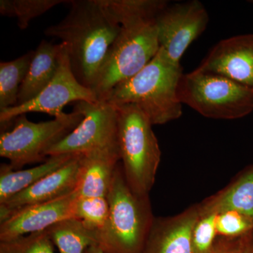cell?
<instances>
[{"label":"cell","mask_w":253,"mask_h":253,"mask_svg":"<svg viewBox=\"0 0 253 253\" xmlns=\"http://www.w3.org/2000/svg\"><path fill=\"white\" fill-rule=\"evenodd\" d=\"M121 25L92 87L104 101L115 86L139 73L157 54L159 42L156 18L168 4L164 0H102Z\"/></svg>","instance_id":"obj_1"},{"label":"cell","mask_w":253,"mask_h":253,"mask_svg":"<svg viewBox=\"0 0 253 253\" xmlns=\"http://www.w3.org/2000/svg\"><path fill=\"white\" fill-rule=\"evenodd\" d=\"M69 12L45 29L67 50L71 68L83 85L92 89L96 76L121 25L102 0H71Z\"/></svg>","instance_id":"obj_2"},{"label":"cell","mask_w":253,"mask_h":253,"mask_svg":"<svg viewBox=\"0 0 253 253\" xmlns=\"http://www.w3.org/2000/svg\"><path fill=\"white\" fill-rule=\"evenodd\" d=\"M183 74L180 63L172 61L161 47L139 73L115 86L104 101L114 106L134 104L153 126L166 124L182 115L178 85Z\"/></svg>","instance_id":"obj_3"},{"label":"cell","mask_w":253,"mask_h":253,"mask_svg":"<svg viewBox=\"0 0 253 253\" xmlns=\"http://www.w3.org/2000/svg\"><path fill=\"white\" fill-rule=\"evenodd\" d=\"M109 216L97 233V246L105 253H141L154 217L149 196L134 193L118 164L109 194Z\"/></svg>","instance_id":"obj_4"},{"label":"cell","mask_w":253,"mask_h":253,"mask_svg":"<svg viewBox=\"0 0 253 253\" xmlns=\"http://www.w3.org/2000/svg\"><path fill=\"white\" fill-rule=\"evenodd\" d=\"M121 162L128 185L139 196H149L161 159L153 125L134 104L116 106Z\"/></svg>","instance_id":"obj_5"},{"label":"cell","mask_w":253,"mask_h":253,"mask_svg":"<svg viewBox=\"0 0 253 253\" xmlns=\"http://www.w3.org/2000/svg\"><path fill=\"white\" fill-rule=\"evenodd\" d=\"M178 97L181 104L211 119H239L253 111V88L199 68L182 75Z\"/></svg>","instance_id":"obj_6"},{"label":"cell","mask_w":253,"mask_h":253,"mask_svg":"<svg viewBox=\"0 0 253 253\" xmlns=\"http://www.w3.org/2000/svg\"><path fill=\"white\" fill-rule=\"evenodd\" d=\"M83 119L76 108L72 113L45 122H31L26 114L21 115L14 120L12 129L1 131L0 156L9 160L10 168L15 170L43 163L48 158V150L74 130Z\"/></svg>","instance_id":"obj_7"},{"label":"cell","mask_w":253,"mask_h":253,"mask_svg":"<svg viewBox=\"0 0 253 253\" xmlns=\"http://www.w3.org/2000/svg\"><path fill=\"white\" fill-rule=\"evenodd\" d=\"M74 108L83 114L77 127L46 152L84 154L97 150L118 149L117 107L107 101H78Z\"/></svg>","instance_id":"obj_8"},{"label":"cell","mask_w":253,"mask_h":253,"mask_svg":"<svg viewBox=\"0 0 253 253\" xmlns=\"http://www.w3.org/2000/svg\"><path fill=\"white\" fill-rule=\"evenodd\" d=\"M99 101L92 89L83 85L76 79L64 46L56 74L39 95L26 104L0 111L1 131L6 130L21 115L37 112L59 117L65 113L63 111L65 106L73 101Z\"/></svg>","instance_id":"obj_9"},{"label":"cell","mask_w":253,"mask_h":253,"mask_svg":"<svg viewBox=\"0 0 253 253\" xmlns=\"http://www.w3.org/2000/svg\"><path fill=\"white\" fill-rule=\"evenodd\" d=\"M208 22L207 9L198 0L168 3L156 18L160 46L172 61L180 63L186 50L206 31Z\"/></svg>","instance_id":"obj_10"},{"label":"cell","mask_w":253,"mask_h":253,"mask_svg":"<svg viewBox=\"0 0 253 253\" xmlns=\"http://www.w3.org/2000/svg\"><path fill=\"white\" fill-rule=\"evenodd\" d=\"M197 68L253 88V34L219 41Z\"/></svg>","instance_id":"obj_11"},{"label":"cell","mask_w":253,"mask_h":253,"mask_svg":"<svg viewBox=\"0 0 253 253\" xmlns=\"http://www.w3.org/2000/svg\"><path fill=\"white\" fill-rule=\"evenodd\" d=\"M77 191L60 199L20 208L0 222V241L45 231L56 223L73 217Z\"/></svg>","instance_id":"obj_12"},{"label":"cell","mask_w":253,"mask_h":253,"mask_svg":"<svg viewBox=\"0 0 253 253\" xmlns=\"http://www.w3.org/2000/svg\"><path fill=\"white\" fill-rule=\"evenodd\" d=\"M81 154H78L63 167L0 204V222L16 210L31 205L49 202L72 194L77 189Z\"/></svg>","instance_id":"obj_13"},{"label":"cell","mask_w":253,"mask_h":253,"mask_svg":"<svg viewBox=\"0 0 253 253\" xmlns=\"http://www.w3.org/2000/svg\"><path fill=\"white\" fill-rule=\"evenodd\" d=\"M200 217L196 205L174 217L154 218L141 253H193L191 235Z\"/></svg>","instance_id":"obj_14"},{"label":"cell","mask_w":253,"mask_h":253,"mask_svg":"<svg viewBox=\"0 0 253 253\" xmlns=\"http://www.w3.org/2000/svg\"><path fill=\"white\" fill-rule=\"evenodd\" d=\"M119 149H104L81 154L77 191L80 197H107L118 164Z\"/></svg>","instance_id":"obj_15"},{"label":"cell","mask_w":253,"mask_h":253,"mask_svg":"<svg viewBox=\"0 0 253 253\" xmlns=\"http://www.w3.org/2000/svg\"><path fill=\"white\" fill-rule=\"evenodd\" d=\"M63 48L62 43L54 44L45 40L41 42L20 87L16 106L34 99L51 83L59 67Z\"/></svg>","instance_id":"obj_16"},{"label":"cell","mask_w":253,"mask_h":253,"mask_svg":"<svg viewBox=\"0 0 253 253\" xmlns=\"http://www.w3.org/2000/svg\"><path fill=\"white\" fill-rule=\"evenodd\" d=\"M199 206L201 216L234 211L253 220V164L229 185Z\"/></svg>","instance_id":"obj_17"},{"label":"cell","mask_w":253,"mask_h":253,"mask_svg":"<svg viewBox=\"0 0 253 253\" xmlns=\"http://www.w3.org/2000/svg\"><path fill=\"white\" fill-rule=\"evenodd\" d=\"M76 155L49 156L40 166L26 169L15 170L10 168L9 164H1L0 167V204H4L15 195L31 187L48 174L63 167Z\"/></svg>","instance_id":"obj_18"},{"label":"cell","mask_w":253,"mask_h":253,"mask_svg":"<svg viewBox=\"0 0 253 253\" xmlns=\"http://www.w3.org/2000/svg\"><path fill=\"white\" fill-rule=\"evenodd\" d=\"M46 231L60 253H84L98 244L97 232L88 229L77 218L63 219Z\"/></svg>","instance_id":"obj_19"},{"label":"cell","mask_w":253,"mask_h":253,"mask_svg":"<svg viewBox=\"0 0 253 253\" xmlns=\"http://www.w3.org/2000/svg\"><path fill=\"white\" fill-rule=\"evenodd\" d=\"M35 51L17 59L0 63V111L17 105L18 92L26 78Z\"/></svg>","instance_id":"obj_20"},{"label":"cell","mask_w":253,"mask_h":253,"mask_svg":"<svg viewBox=\"0 0 253 253\" xmlns=\"http://www.w3.org/2000/svg\"><path fill=\"white\" fill-rule=\"evenodd\" d=\"M66 0H1L0 14L8 17L17 18V26L21 30L26 29L33 18L44 14L46 11Z\"/></svg>","instance_id":"obj_21"},{"label":"cell","mask_w":253,"mask_h":253,"mask_svg":"<svg viewBox=\"0 0 253 253\" xmlns=\"http://www.w3.org/2000/svg\"><path fill=\"white\" fill-rule=\"evenodd\" d=\"M107 197H80L73 206V217L83 221L91 230L99 232L106 225L109 216Z\"/></svg>","instance_id":"obj_22"},{"label":"cell","mask_w":253,"mask_h":253,"mask_svg":"<svg viewBox=\"0 0 253 253\" xmlns=\"http://www.w3.org/2000/svg\"><path fill=\"white\" fill-rule=\"evenodd\" d=\"M46 231L0 241V253H54Z\"/></svg>","instance_id":"obj_23"},{"label":"cell","mask_w":253,"mask_h":253,"mask_svg":"<svg viewBox=\"0 0 253 253\" xmlns=\"http://www.w3.org/2000/svg\"><path fill=\"white\" fill-rule=\"evenodd\" d=\"M217 236L229 239H237L253 232V220L234 211L219 213L216 218Z\"/></svg>","instance_id":"obj_24"},{"label":"cell","mask_w":253,"mask_h":253,"mask_svg":"<svg viewBox=\"0 0 253 253\" xmlns=\"http://www.w3.org/2000/svg\"><path fill=\"white\" fill-rule=\"evenodd\" d=\"M217 215L209 214L200 217L191 235L193 253H212L218 236L216 229Z\"/></svg>","instance_id":"obj_25"},{"label":"cell","mask_w":253,"mask_h":253,"mask_svg":"<svg viewBox=\"0 0 253 253\" xmlns=\"http://www.w3.org/2000/svg\"><path fill=\"white\" fill-rule=\"evenodd\" d=\"M241 239H229L222 238L221 240L217 239L211 253H239L241 246Z\"/></svg>","instance_id":"obj_26"},{"label":"cell","mask_w":253,"mask_h":253,"mask_svg":"<svg viewBox=\"0 0 253 253\" xmlns=\"http://www.w3.org/2000/svg\"><path fill=\"white\" fill-rule=\"evenodd\" d=\"M239 253H253V232L241 238Z\"/></svg>","instance_id":"obj_27"},{"label":"cell","mask_w":253,"mask_h":253,"mask_svg":"<svg viewBox=\"0 0 253 253\" xmlns=\"http://www.w3.org/2000/svg\"><path fill=\"white\" fill-rule=\"evenodd\" d=\"M84 253H105L102 249L98 246L97 245L95 246H91V247L88 248L87 249L84 251Z\"/></svg>","instance_id":"obj_28"}]
</instances>
